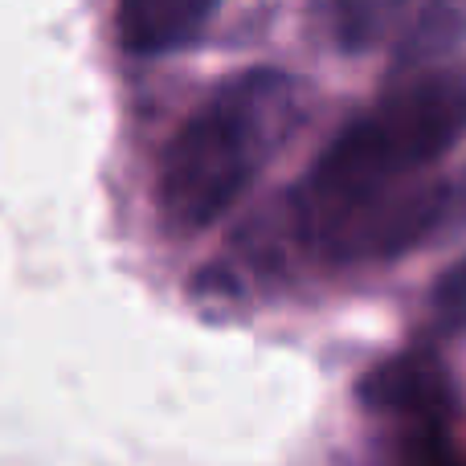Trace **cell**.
Instances as JSON below:
<instances>
[{"instance_id": "obj_1", "label": "cell", "mask_w": 466, "mask_h": 466, "mask_svg": "<svg viewBox=\"0 0 466 466\" xmlns=\"http://www.w3.org/2000/svg\"><path fill=\"white\" fill-rule=\"evenodd\" d=\"M303 119L299 82L282 70H246L221 82L180 123L160 168V213L177 233H193L226 218L254 185L262 164Z\"/></svg>"}, {"instance_id": "obj_2", "label": "cell", "mask_w": 466, "mask_h": 466, "mask_svg": "<svg viewBox=\"0 0 466 466\" xmlns=\"http://www.w3.org/2000/svg\"><path fill=\"white\" fill-rule=\"evenodd\" d=\"M466 131V78L446 66L401 74L369 111L348 119L303 185L315 229L397 193L410 172L446 156Z\"/></svg>"}, {"instance_id": "obj_5", "label": "cell", "mask_w": 466, "mask_h": 466, "mask_svg": "<svg viewBox=\"0 0 466 466\" xmlns=\"http://www.w3.org/2000/svg\"><path fill=\"white\" fill-rule=\"evenodd\" d=\"M462 197H466V180H462Z\"/></svg>"}, {"instance_id": "obj_3", "label": "cell", "mask_w": 466, "mask_h": 466, "mask_svg": "<svg viewBox=\"0 0 466 466\" xmlns=\"http://www.w3.org/2000/svg\"><path fill=\"white\" fill-rule=\"evenodd\" d=\"M218 5H201V0H127L115 13V33L127 54H177L197 46L218 21Z\"/></svg>"}, {"instance_id": "obj_4", "label": "cell", "mask_w": 466, "mask_h": 466, "mask_svg": "<svg viewBox=\"0 0 466 466\" xmlns=\"http://www.w3.org/2000/svg\"><path fill=\"white\" fill-rule=\"evenodd\" d=\"M418 8H401V5H331L323 8L331 25V37L344 49L360 54V49H377L385 41L401 37V21H413Z\"/></svg>"}]
</instances>
